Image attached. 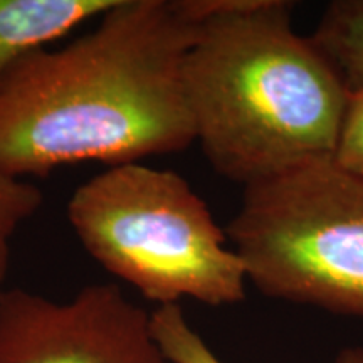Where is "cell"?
Instances as JSON below:
<instances>
[{"instance_id": "obj_10", "label": "cell", "mask_w": 363, "mask_h": 363, "mask_svg": "<svg viewBox=\"0 0 363 363\" xmlns=\"http://www.w3.org/2000/svg\"><path fill=\"white\" fill-rule=\"evenodd\" d=\"M333 158L343 169L363 177V89L348 96Z\"/></svg>"}, {"instance_id": "obj_4", "label": "cell", "mask_w": 363, "mask_h": 363, "mask_svg": "<svg viewBox=\"0 0 363 363\" xmlns=\"http://www.w3.org/2000/svg\"><path fill=\"white\" fill-rule=\"evenodd\" d=\"M225 234L262 294L363 320V177L333 157L244 187Z\"/></svg>"}, {"instance_id": "obj_9", "label": "cell", "mask_w": 363, "mask_h": 363, "mask_svg": "<svg viewBox=\"0 0 363 363\" xmlns=\"http://www.w3.org/2000/svg\"><path fill=\"white\" fill-rule=\"evenodd\" d=\"M43 203L44 194L38 185L0 172V284L11 266L13 235L38 214Z\"/></svg>"}, {"instance_id": "obj_11", "label": "cell", "mask_w": 363, "mask_h": 363, "mask_svg": "<svg viewBox=\"0 0 363 363\" xmlns=\"http://www.w3.org/2000/svg\"><path fill=\"white\" fill-rule=\"evenodd\" d=\"M333 363H363V345L347 347L340 350Z\"/></svg>"}, {"instance_id": "obj_6", "label": "cell", "mask_w": 363, "mask_h": 363, "mask_svg": "<svg viewBox=\"0 0 363 363\" xmlns=\"http://www.w3.org/2000/svg\"><path fill=\"white\" fill-rule=\"evenodd\" d=\"M116 0H0V84L12 66L48 48L86 21L98 19Z\"/></svg>"}, {"instance_id": "obj_2", "label": "cell", "mask_w": 363, "mask_h": 363, "mask_svg": "<svg viewBox=\"0 0 363 363\" xmlns=\"http://www.w3.org/2000/svg\"><path fill=\"white\" fill-rule=\"evenodd\" d=\"M197 21L184 65L195 142L234 184L333 157L350 91L286 0H189Z\"/></svg>"}, {"instance_id": "obj_7", "label": "cell", "mask_w": 363, "mask_h": 363, "mask_svg": "<svg viewBox=\"0 0 363 363\" xmlns=\"http://www.w3.org/2000/svg\"><path fill=\"white\" fill-rule=\"evenodd\" d=\"M310 38L350 93L363 89V0L330 2Z\"/></svg>"}, {"instance_id": "obj_5", "label": "cell", "mask_w": 363, "mask_h": 363, "mask_svg": "<svg viewBox=\"0 0 363 363\" xmlns=\"http://www.w3.org/2000/svg\"><path fill=\"white\" fill-rule=\"evenodd\" d=\"M0 363H170L150 313L116 284L81 288L66 301L0 288Z\"/></svg>"}, {"instance_id": "obj_3", "label": "cell", "mask_w": 363, "mask_h": 363, "mask_svg": "<svg viewBox=\"0 0 363 363\" xmlns=\"http://www.w3.org/2000/svg\"><path fill=\"white\" fill-rule=\"evenodd\" d=\"M66 214L91 259L158 306L246 299L242 261L177 172L140 162L108 167L72 192Z\"/></svg>"}, {"instance_id": "obj_8", "label": "cell", "mask_w": 363, "mask_h": 363, "mask_svg": "<svg viewBox=\"0 0 363 363\" xmlns=\"http://www.w3.org/2000/svg\"><path fill=\"white\" fill-rule=\"evenodd\" d=\"M150 320L153 337L170 363H224L189 323L180 305L157 306Z\"/></svg>"}, {"instance_id": "obj_1", "label": "cell", "mask_w": 363, "mask_h": 363, "mask_svg": "<svg viewBox=\"0 0 363 363\" xmlns=\"http://www.w3.org/2000/svg\"><path fill=\"white\" fill-rule=\"evenodd\" d=\"M195 30L187 0H116L93 30L17 61L0 84V172L24 179L189 148Z\"/></svg>"}]
</instances>
